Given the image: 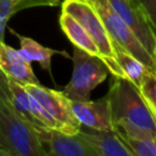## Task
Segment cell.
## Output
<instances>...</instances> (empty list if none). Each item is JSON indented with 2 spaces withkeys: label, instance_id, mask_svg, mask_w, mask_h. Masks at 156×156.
I'll use <instances>...</instances> for the list:
<instances>
[{
  "label": "cell",
  "instance_id": "24",
  "mask_svg": "<svg viewBox=\"0 0 156 156\" xmlns=\"http://www.w3.org/2000/svg\"><path fill=\"white\" fill-rule=\"evenodd\" d=\"M154 143H155V145H156V138H155V139H154Z\"/></svg>",
  "mask_w": 156,
  "mask_h": 156
},
{
  "label": "cell",
  "instance_id": "3",
  "mask_svg": "<svg viewBox=\"0 0 156 156\" xmlns=\"http://www.w3.org/2000/svg\"><path fill=\"white\" fill-rule=\"evenodd\" d=\"M61 9L63 12L71 15L76 21H78V23L88 32L96 44L100 56L107 66L108 72L116 78H126L116 60L113 41L91 2L88 0H63L61 2Z\"/></svg>",
  "mask_w": 156,
  "mask_h": 156
},
{
  "label": "cell",
  "instance_id": "23",
  "mask_svg": "<svg viewBox=\"0 0 156 156\" xmlns=\"http://www.w3.org/2000/svg\"><path fill=\"white\" fill-rule=\"evenodd\" d=\"M154 58H155V65H156V48H155V52H154ZM155 73H156V67H155Z\"/></svg>",
  "mask_w": 156,
  "mask_h": 156
},
{
  "label": "cell",
  "instance_id": "17",
  "mask_svg": "<svg viewBox=\"0 0 156 156\" xmlns=\"http://www.w3.org/2000/svg\"><path fill=\"white\" fill-rule=\"evenodd\" d=\"M139 90L145 100L156 110V73L154 71H149L143 78Z\"/></svg>",
  "mask_w": 156,
  "mask_h": 156
},
{
  "label": "cell",
  "instance_id": "5",
  "mask_svg": "<svg viewBox=\"0 0 156 156\" xmlns=\"http://www.w3.org/2000/svg\"><path fill=\"white\" fill-rule=\"evenodd\" d=\"M99 13L110 38L113 43L119 45L128 54L136 57L146 67L155 72V58L146 51V49L138 40L132 29L123 22V20L115 12L108 0H88Z\"/></svg>",
  "mask_w": 156,
  "mask_h": 156
},
{
  "label": "cell",
  "instance_id": "14",
  "mask_svg": "<svg viewBox=\"0 0 156 156\" xmlns=\"http://www.w3.org/2000/svg\"><path fill=\"white\" fill-rule=\"evenodd\" d=\"M16 37L20 39V54L29 62H38L40 65V67L45 71H48L49 73L51 72V57L55 54H63L67 56V54L65 51H58V50H54L46 46H43L41 44H39L38 41H35L32 38L28 37H23L20 35L18 33H15Z\"/></svg>",
  "mask_w": 156,
  "mask_h": 156
},
{
  "label": "cell",
  "instance_id": "16",
  "mask_svg": "<svg viewBox=\"0 0 156 156\" xmlns=\"http://www.w3.org/2000/svg\"><path fill=\"white\" fill-rule=\"evenodd\" d=\"M119 139L133 151L135 156H156V145L150 139H136L124 135L121 132H116Z\"/></svg>",
  "mask_w": 156,
  "mask_h": 156
},
{
  "label": "cell",
  "instance_id": "21",
  "mask_svg": "<svg viewBox=\"0 0 156 156\" xmlns=\"http://www.w3.org/2000/svg\"><path fill=\"white\" fill-rule=\"evenodd\" d=\"M0 156H13V155H11L9 151H5V150H0Z\"/></svg>",
  "mask_w": 156,
  "mask_h": 156
},
{
  "label": "cell",
  "instance_id": "7",
  "mask_svg": "<svg viewBox=\"0 0 156 156\" xmlns=\"http://www.w3.org/2000/svg\"><path fill=\"white\" fill-rule=\"evenodd\" d=\"M7 89H9V102L12 105L13 110L30 126L41 132L49 129H56V123L54 118L48 113V111L41 106V104L32 96L23 84L7 77Z\"/></svg>",
  "mask_w": 156,
  "mask_h": 156
},
{
  "label": "cell",
  "instance_id": "13",
  "mask_svg": "<svg viewBox=\"0 0 156 156\" xmlns=\"http://www.w3.org/2000/svg\"><path fill=\"white\" fill-rule=\"evenodd\" d=\"M58 22H60V27H61L62 32L66 34V37L69 39V41L73 44V46H77L79 49L87 51L88 54L99 56L101 58L96 44L91 39V37L88 34V32L78 23V21H76L71 15L62 11L60 15Z\"/></svg>",
  "mask_w": 156,
  "mask_h": 156
},
{
  "label": "cell",
  "instance_id": "20",
  "mask_svg": "<svg viewBox=\"0 0 156 156\" xmlns=\"http://www.w3.org/2000/svg\"><path fill=\"white\" fill-rule=\"evenodd\" d=\"M0 150L7 151V146H6V143H5V139H4V136H2L1 130H0Z\"/></svg>",
  "mask_w": 156,
  "mask_h": 156
},
{
  "label": "cell",
  "instance_id": "2",
  "mask_svg": "<svg viewBox=\"0 0 156 156\" xmlns=\"http://www.w3.org/2000/svg\"><path fill=\"white\" fill-rule=\"evenodd\" d=\"M0 130L13 156H50L38 129L24 121L6 99H0Z\"/></svg>",
  "mask_w": 156,
  "mask_h": 156
},
{
  "label": "cell",
  "instance_id": "19",
  "mask_svg": "<svg viewBox=\"0 0 156 156\" xmlns=\"http://www.w3.org/2000/svg\"><path fill=\"white\" fill-rule=\"evenodd\" d=\"M6 24H7V21L0 20V43H4V38H5V29H6Z\"/></svg>",
  "mask_w": 156,
  "mask_h": 156
},
{
  "label": "cell",
  "instance_id": "6",
  "mask_svg": "<svg viewBox=\"0 0 156 156\" xmlns=\"http://www.w3.org/2000/svg\"><path fill=\"white\" fill-rule=\"evenodd\" d=\"M26 90L34 96L56 123V130L66 134H77L82 126L71 108V100L62 93L41 84L23 85Z\"/></svg>",
  "mask_w": 156,
  "mask_h": 156
},
{
  "label": "cell",
  "instance_id": "15",
  "mask_svg": "<svg viewBox=\"0 0 156 156\" xmlns=\"http://www.w3.org/2000/svg\"><path fill=\"white\" fill-rule=\"evenodd\" d=\"M113 48H115L116 60H117L119 67L122 68L126 78L139 88V85H140L143 78L145 77V74L149 71H152V69L146 67L141 61H139L133 55L128 54L126 50H123L116 43H113Z\"/></svg>",
  "mask_w": 156,
  "mask_h": 156
},
{
  "label": "cell",
  "instance_id": "25",
  "mask_svg": "<svg viewBox=\"0 0 156 156\" xmlns=\"http://www.w3.org/2000/svg\"><path fill=\"white\" fill-rule=\"evenodd\" d=\"M152 108H154V107H152ZM154 111H155V113H156V110H155V108H154Z\"/></svg>",
  "mask_w": 156,
  "mask_h": 156
},
{
  "label": "cell",
  "instance_id": "12",
  "mask_svg": "<svg viewBox=\"0 0 156 156\" xmlns=\"http://www.w3.org/2000/svg\"><path fill=\"white\" fill-rule=\"evenodd\" d=\"M78 134L101 156H135L116 132H98L93 129L91 132H84L80 129Z\"/></svg>",
  "mask_w": 156,
  "mask_h": 156
},
{
  "label": "cell",
  "instance_id": "18",
  "mask_svg": "<svg viewBox=\"0 0 156 156\" xmlns=\"http://www.w3.org/2000/svg\"><path fill=\"white\" fill-rule=\"evenodd\" d=\"M139 2L144 7L150 21V24L152 27V30L156 35V0H139Z\"/></svg>",
  "mask_w": 156,
  "mask_h": 156
},
{
  "label": "cell",
  "instance_id": "4",
  "mask_svg": "<svg viewBox=\"0 0 156 156\" xmlns=\"http://www.w3.org/2000/svg\"><path fill=\"white\" fill-rule=\"evenodd\" d=\"M72 60V77L62 93L73 101L89 100L90 93L107 78L108 68L99 56L90 55L77 46L73 48Z\"/></svg>",
  "mask_w": 156,
  "mask_h": 156
},
{
  "label": "cell",
  "instance_id": "22",
  "mask_svg": "<svg viewBox=\"0 0 156 156\" xmlns=\"http://www.w3.org/2000/svg\"><path fill=\"white\" fill-rule=\"evenodd\" d=\"M0 99H6V95H5V93L1 90V88H0ZM7 100V99H6Z\"/></svg>",
  "mask_w": 156,
  "mask_h": 156
},
{
  "label": "cell",
  "instance_id": "11",
  "mask_svg": "<svg viewBox=\"0 0 156 156\" xmlns=\"http://www.w3.org/2000/svg\"><path fill=\"white\" fill-rule=\"evenodd\" d=\"M0 69L11 79L27 85V84H40L35 77L30 62L27 61L18 50L10 45L0 43Z\"/></svg>",
  "mask_w": 156,
  "mask_h": 156
},
{
  "label": "cell",
  "instance_id": "1",
  "mask_svg": "<svg viewBox=\"0 0 156 156\" xmlns=\"http://www.w3.org/2000/svg\"><path fill=\"white\" fill-rule=\"evenodd\" d=\"M105 98L115 132L136 139L156 138V113L139 88L126 78L113 77Z\"/></svg>",
  "mask_w": 156,
  "mask_h": 156
},
{
  "label": "cell",
  "instance_id": "8",
  "mask_svg": "<svg viewBox=\"0 0 156 156\" xmlns=\"http://www.w3.org/2000/svg\"><path fill=\"white\" fill-rule=\"evenodd\" d=\"M115 12L132 29L141 45L154 57L156 35L152 30L147 15L139 0H108Z\"/></svg>",
  "mask_w": 156,
  "mask_h": 156
},
{
  "label": "cell",
  "instance_id": "10",
  "mask_svg": "<svg viewBox=\"0 0 156 156\" xmlns=\"http://www.w3.org/2000/svg\"><path fill=\"white\" fill-rule=\"evenodd\" d=\"M71 108L80 126L98 132H115L106 98L96 101H91L90 99L85 101L71 100Z\"/></svg>",
  "mask_w": 156,
  "mask_h": 156
},
{
  "label": "cell",
  "instance_id": "9",
  "mask_svg": "<svg viewBox=\"0 0 156 156\" xmlns=\"http://www.w3.org/2000/svg\"><path fill=\"white\" fill-rule=\"evenodd\" d=\"M40 136L48 145L50 156H101L78 133L66 134L56 129L41 132Z\"/></svg>",
  "mask_w": 156,
  "mask_h": 156
}]
</instances>
